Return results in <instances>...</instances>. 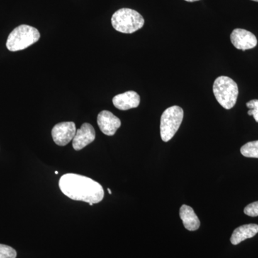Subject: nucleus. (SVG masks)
Masks as SVG:
<instances>
[{"mask_svg": "<svg viewBox=\"0 0 258 258\" xmlns=\"http://www.w3.org/2000/svg\"><path fill=\"white\" fill-rule=\"evenodd\" d=\"M59 187L68 198L90 205L101 203L104 198V190L99 183L87 176L66 174L60 178Z\"/></svg>", "mask_w": 258, "mask_h": 258, "instance_id": "obj_1", "label": "nucleus"}, {"mask_svg": "<svg viewBox=\"0 0 258 258\" xmlns=\"http://www.w3.org/2000/svg\"><path fill=\"white\" fill-rule=\"evenodd\" d=\"M213 93L217 102L224 108L230 110L235 106L239 90L237 83L227 76H220L213 84Z\"/></svg>", "mask_w": 258, "mask_h": 258, "instance_id": "obj_2", "label": "nucleus"}, {"mask_svg": "<svg viewBox=\"0 0 258 258\" xmlns=\"http://www.w3.org/2000/svg\"><path fill=\"white\" fill-rule=\"evenodd\" d=\"M112 26L117 31L132 34L143 28L144 19L135 10L122 8L117 10L111 18Z\"/></svg>", "mask_w": 258, "mask_h": 258, "instance_id": "obj_3", "label": "nucleus"}, {"mask_svg": "<svg viewBox=\"0 0 258 258\" xmlns=\"http://www.w3.org/2000/svg\"><path fill=\"white\" fill-rule=\"evenodd\" d=\"M40 38V32L30 25H22L10 34L6 46L12 52L23 50L33 45Z\"/></svg>", "mask_w": 258, "mask_h": 258, "instance_id": "obj_4", "label": "nucleus"}, {"mask_svg": "<svg viewBox=\"0 0 258 258\" xmlns=\"http://www.w3.org/2000/svg\"><path fill=\"white\" fill-rule=\"evenodd\" d=\"M184 111L181 107L173 106L166 108L161 117L160 135L163 142H168L175 135L182 123Z\"/></svg>", "mask_w": 258, "mask_h": 258, "instance_id": "obj_5", "label": "nucleus"}, {"mask_svg": "<svg viewBox=\"0 0 258 258\" xmlns=\"http://www.w3.org/2000/svg\"><path fill=\"white\" fill-rule=\"evenodd\" d=\"M74 122H62L57 123L52 130V137L57 145L64 147L74 139L76 134Z\"/></svg>", "mask_w": 258, "mask_h": 258, "instance_id": "obj_6", "label": "nucleus"}, {"mask_svg": "<svg viewBox=\"0 0 258 258\" xmlns=\"http://www.w3.org/2000/svg\"><path fill=\"white\" fill-rule=\"evenodd\" d=\"M230 40L232 45L241 50L254 48L257 44L255 35L244 29H235L231 33Z\"/></svg>", "mask_w": 258, "mask_h": 258, "instance_id": "obj_7", "label": "nucleus"}, {"mask_svg": "<svg viewBox=\"0 0 258 258\" xmlns=\"http://www.w3.org/2000/svg\"><path fill=\"white\" fill-rule=\"evenodd\" d=\"M97 122L101 132L110 137L114 135L121 125L119 118L108 111H101L98 115Z\"/></svg>", "mask_w": 258, "mask_h": 258, "instance_id": "obj_8", "label": "nucleus"}, {"mask_svg": "<svg viewBox=\"0 0 258 258\" xmlns=\"http://www.w3.org/2000/svg\"><path fill=\"white\" fill-rule=\"evenodd\" d=\"M96 139V132L93 125L90 123H83L81 128L76 131L73 139V147L75 150L80 151L92 143Z\"/></svg>", "mask_w": 258, "mask_h": 258, "instance_id": "obj_9", "label": "nucleus"}, {"mask_svg": "<svg viewBox=\"0 0 258 258\" xmlns=\"http://www.w3.org/2000/svg\"><path fill=\"white\" fill-rule=\"evenodd\" d=\"M140 96L133 91L117 95L113 98V103L115 108L121 111L137 108L140 104Z\"/></svg>", "mask_w": 258, "mask_h": 258, "instance_id": "obj_10", "label": "nucleus"}, {"mask_svg": "<svg viewBox=\"0 0 258 258\" xmlns=\"http://www.w3.org/2000/svg\"><path fill=\"white\" fill-rule=\"evenodd\" d=\"M258 233V225L256 224H248L237 227L231 236V243L234 245L240 244L242 241L252 238Z\"/></svg>", "mask_w": 258, "mask_h": 258, "instance_id": "obj_11", "label": "nucleus"}, {"mask_svg": "<svg viewBox=\"0 0 258 258\" xmlns=\"http://www.w3.org/2000/svg\"><path fill=\"white\" fill-rule=\"evenodd\" d=\"M179 216L182 220L185 228L189 231L198 230L200 227V221L198 215L191 207L182 205L180 208Z\"/></svg>", "mask_w": 258, "mask_h": 258, "instance_id": "obj_12", "label": "nucleus"}, {"mask_svg": "<svg viewBox=\"0 0 258 258\" xmlns=\"http://www.w3.org/2000/svg\"><path fill=\"white\" fill-rule=\"evenodd\" d=\"M240 152L244 157L258 159V141L244 144L241 147Z\"/></svg>", "mask_w": 258, "mask_h": 258, "instance_id": "obj_13", "label": "nucleus"}, {"mask_svg": "<svg viewBox=\"0 0 258 258\" xmlns=\"http://www.w3.org/2000/svg\"><path fill=\"white\" fill-rule=\"evenodd\" d=\"M17 252L14 248L0 244V258H16Z\"/></svg>", "mask_w": 258, "mask_h": 258, "instance_id": "obj_14", "label": "nucleus"}, {"mask_svg": "<svg viewBox=\"0 0 258 258\" xmlns=\"http://www.w3.org/2000/svg\"><path fill=\"white\" fill-rule=\"evenodd\" d=\"M246 106L249 108L248 112L249 115H252L255 121L258 123V100H252L246 103Z\"/></svg>", "mask_w": 258, "mask_h": 258, "instance_id": "obj_15", "label": "nucleus"}, {"mask_svg": "<svg viewBox=\"0 0 258 258\" xmlns=\"http://www.w3.org/2000/svg\"><path fill=\"white\" fill-rule=\"evenodd\" d=\"M244 214L249 217L258 216V201L249 204L244 210Z\"/></svg>", "mask_w": 258, "mask_h": 258, "instance_id": "obj_16", "label": "nucleus"}, {"mask_svg": "<svg viewBox=\"0 0 258 258\" xmlns=\"http://www.w3.org/2000/svg\"><path fill=\"white\" fill-rule=\"evenodd\" d=\"M185 1L189 2V3H194V2L199 1V0H185Z\"/></svg>", "mask_w": 258, "mask_h": 258, "instance_id": "obj_17", "label": "nucleus"}, {"mask_svg": "<svg viewBox=\"0 0 258 258\" xmlns=\"http://www.w3.org/2000/svg\"><path fill=\"white\" fill-rule=\"evenodd\" d=\"M108 192H109L110 195H111L112 192H111V189H108Z\"/></svg>", "mask_w": 258, "mask_h": 258, "instance_id": "obj_18", "label": "nucleus"}, {"mask_svg": "<svg viewBox=\"0 0 258 258\" xmlns=\"http://www.w3.org/2000/svg\"><path fill=\"white\" fill-rule=\"evenodd\" d=\"M55 174H58V171H56L55 172Z\"/></svg>", "mask_w": 258, "mask_h": 258, "instance_id": "obj_19", "label": "nucleus"}, {"mask_svg": "<svg viewBox=\"0 0 258 258\" xmlns=\"http://www.w3.org/2000/svg\"><path fill=\"white\" fill-rule=\"evenodd\" d=\"M252 1L257 2L258 3V0H252Z\"/></svg>", "mask_w": 258, "mask_h": 258, "instance_id": "obj_20", "label": "nucleus"}]
</instances>
